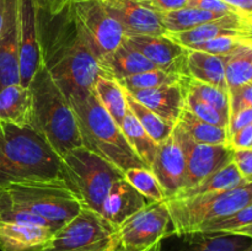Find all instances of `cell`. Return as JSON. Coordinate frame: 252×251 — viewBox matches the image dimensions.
<instances>
[{"label": "cell", "mask_w": 252, "mask_h": 251, "mask_svg": "<svg viewBox=\"0 0 252 251\" xmlns=\"http://www.w3.org/2000/svg\"><path fill=\"white\" fill-rule=\"evenodd\" d=\"M47 16V24L39 19L42 64L69 101L85 97L103 76L97 58L66 6Z\"/></svg>", "instance_id": "6da1fadb"}, {"label": "cell", "mask_w": 252, "mask_h": 251, "mask_svg": "<svg viewBox=\"0 0 252 251\" xmlns=\"http://www.w3.org/2000/svg\"><path fill=\"white\" fill-rule=\"evenodd\" d=\"M62 179L61 157L32 127L0 121V185Z\"/></svg>", "instance_id": "7a4b0ae2"}, {"label": "cell", "mask_w": 252, "mask_h": 251, "mask_svg": "<svg viewBox=\"0 0 252 251\" xmlns=\"http://www.w3.org/2000/svg\"><path fill=\"white\" fill-rule=\"evenodd\" d=\"M32 94V128L62 157L68 150L81 147L75 113L52 76L42 64L29 85Z\"/></svg>", "instance_id": "3957f363"}, {"label": "cell", "mask_w": 252, "mask_h": 251, "mask_svg": "<svg viewBox=\"0 0 252 251\" xmlns=\"http://www.w3.org/2000/svg\"><path fill=\"white\" fill-rule=\"evenodd\" d=\"M69 102L75 113L84 147L107 160L123 174L133 167H147L127 142L120 126L98 102L94 91Z\"/></svg>", "instance_id": "277c9868"}, {"label": "cell", "mask_w": 252, "mask_h": 251, "mask_svg": "<svg viewBox=\"0 0 252 251\" xmlns=\"http://www.w3.org/2000/svg\"><path fill=\"white\" fill-rule=\"evenodd\" d=\"M0 197L46 219L54 231L74 218L83 207L63 179L0 185Z\"/></svg>", "instance_id": "5b68a950"}, {"label": "cell", "mask_w": 252, "mask_h": 251, "mask_svg": "<svg viewBox=\"0 0 252 251\" xmlns=\"http://www.w3.org/2000/svg\"><path fill=\"white\" fill-rule=\"evenodd\" d=\"M252 202V182L228 191L199 194L186 198H166L172 221V235H186L201 230L217 219L225 218Z\"/></svg>", "instance_id": "8992f818"}, {"label": "cell", "mask_w": 252, "mask_h": 251, "mask_svg": "<svg viewBox=\"0 0 252 251\" xmlns=\"http://www.w3.org/2000/svg\"><path fill=\"white\" fill-rule=\"evenodd\" d=\"M62 179L80 199L83 207L101 214L103 201L116 180L123 172L84 145L61 157Z\"/></svg>", "instance_id": "52a82bcc"}, {"label": "cell", "mask_w": 252, "mask_h": 251, "mask_svg": "<svg viewBox=\"0 0 252 251\" xmlns=\"http://www.w3.org/2000/svg\"><path fill=\"white\" fill-rule=\"evenodd\" d=\"M39 251H116V226L98 212L81 207Z\"/></svg>", "instance_id": "ba28073f"}, {"label": "cell", "mask_w": 252, "mask_h": 251, "mask_svg": "<svg viewBox=\"0 0 252 251\" xmlns=\"http://www.w3.org/2000/svg\"><path fill=\"white\" fill-rule=\"evenodd\" d=\"M172 234L165 201L152 202L116 228V251H160Z\"/></svg>", "instance_id": "9c48e42d"}, {"label": "cell", "mask_w": 252, "mask_h": 251, "mask_svg": "<svg viewBox=\"0 0 252 251\" xmlns=\"http://www.w3.org/2000/svg\"><path fill=\"white\" fill-rule=\"evenodd\" d=\"M66 9L97 61L125 41V30L102 0H68Z\"/></svg>", "instance_id": "30bf717a"}, {"label": "cell", "mask_w": 252, "mask_h": 251, "mask_svg": "<svg viewBox=\"0 0 252 251\" xmlns=\"http://www.w3.org/2000/svg\"><path fill=\"white\" fill-rule=\"evenodd\" d=\"M174 133L182 148L186 161V187H191L213 172L233 161L229 145H211L194 142L184 130L175 126Z\"/></svg>", "instance_id": "8fae6325"}, {"label": "cell", "mask_w": 252, "mask_h": 251, "mask_svg": "<svg viewBox=\"0 0 252 251\" xmlns=\"http://www.w3.org/2000/svg\"><path fill=\"white\" fill-rule=\"evenodd\" d=\"M20 84L29 86L42 65L39 9L36 0H19Z\"/></svg>", "instance_id": "7c38bea8"}, {"label": "cell", "mask_w": 252, "mask_h": 251, "mask_svg": "<svg viewBox=\"0 0 252 251\" xmlns=\"http://www.w3.org/2000/svg\"><path fill=\"white\" fill-rule=\"evenodd\" d=\"M125 42L128 46L140 52L158 69L189 76L186 68L187 48L170 38L167 34L126 36Z\"/></svg>", "instance_id": "4fadbf2b"}, {"label": "cell", "mask_w": 252, "mask_h": 251, "mask_svg": "<svg viewBox=\"0 0 252 251\" xmlns=\"http://www.w3.org/2000/svg\"><path fill=\"white\" fill-rule=\"evenodd\" d=\"M103 4L107 11L123 27L126 36L167 34L161 15L148 9L137 0H107Z\"/></svg>", "instance_id": "5bb4252c"}, {"label": "cell", "mask_w": 252, "mask_h": 251, "mask_svg": "<svg viewBox=\"0 0 252 251\" xmlns=\"http://www.w3.org/2000/svg\"><path fill=\"white\" fill-rule=\"evenodd\" d=\"M150 170L161 185L166 198L179 193L186 186V161L176 135L161 142Z\"/></svg>", "instance_id": "9a60e30c"}, {"label": "cell", "mask_w": 252, "mask_h": 251, "mask_svg": "<svg viewBox=\"0 0 252 251\" xmlns=\"http://www.w3.org/2000/svg\"><path fill=\"white\" fill-rule=\"evenodd\" d=\"M20 84L19 0H5L0 31V90Z\"/></svg>", "instance_id": "2e32d148"}, {"label": "cell", "mask_w": 252, "mask_h": 251, "mask_svg": "<svg viewBox=\"0 0 252 251\" xmlns=\"http://www.w3.org/2000/svg\"><path fill=\"white\" fill-rule=\"evenodd\" d=\"M187 80L181 83L158 86V88L139 89V90L125 89V90L130 94L138 102L160 116L162 120L176 126L186 107Z\"/></svg>", "instance_id": "e0dca14e"}, {"label": "cell", "mask_w": 252, "mask_h": 251, "mask_svg": "<svg viewBox=\"0 0 252 251\" xmlns=\"http://www.w3.org/2000/svg\"><path fill=\"white\" fill-rule=\"evenodd\" d=\"M248 19L244 15L228 14L219 19L202 24L189 31L167 33V36L182 47L192 49L202 42L221 36H243L246 37Z\"/></svg>", "instance_id": "ac0fdd59"}, {"label": "cell", "mask_w": 252, "mask_h": 251, "mask_svg": "<svg viewBox=\"0 0 252 251\" xmlns=\"http://www.w3.org/2000/svg\"><path fill=\"white\" fill-rule=\"evenodd\" d=\"M149 198L143 196L137 191L123 175L121 179L116 180L111 186L105 201H103L101 214L106 220L110 221L117 228L121 223L137 213L145 206L152 203Z\"/></svg>", "instance_id": "d6986e66"}, {"label": "cell", "mask_w": 252, "mask_h": 251, "mask_svg": "<svg viewBox=\"0 0 252 251\" xmlns=\"http://www.w3.org/2000/svg\"><path fill=\"white\" fill-rule=\"evenodd\" d=\"M53 233L34 224L0 221V251H39Z\"/></svg>", "instance_id": "ffe728a7"}, {"label": "cell", "mask_w": 252, "mask_h": 251, "mask_svg": "<svg viewBox=\"0 0 252 251\" xmlns=\"http://www.w3.org/2000/svg\"><path fill=\"white\" fill-rule=\"evenodd\" d=\"M179 244L160 251H245L252 238L233 233H194L180 235Z\"/></svg>", "instance_id": "44dd1931"}, {"label": "cell", "mask_w": 252, "mask_h": 251, "mask_svg": "<svg viewBox=\"0 0 252 251\" xmlns=\"http://www.w3.org/2000/svg\"><path fill=\"white\" fill-rule=\"evenodd\" d=\"M98 64L103 76H108L115 80L158 69L140 52L128 46L125 41L120 47L101 57Z\"/></svg>", "instance_id": "7402d4cb"}, {"label": "cell", "mask_w": 252, "mask_h": 251, "mask_svg": "<svg viewBox=\"0 0 252 251\" xmlns=\"http://www.w3.org/2000/svg\"><path fill=\"white\" fill-rule=\"evenodd\" d=\"M0 121L17 127H32L33 106L29 86L14 84L0 90Z\"/></svg>", "instance_id": "603a6c76"}, {"label": "cell", "mask_w": 252, "mask_h": 251, "mask_svg": "<svg viewBox=\"0 0 252 251\" xmlns=\"http://www.w3.org/2000/svg\"><path fill=\"white\" fill-rule=\"evenodd\" d=\"M187 74L191 79L229 91L225 80L224 58L198 49H187Z\"/></svg>", "instance_id": "cb8c5ba5"}, {"label": "cell", "mask_w": 252, "mask_h": 251, "mask_svg": "<svg viewBox=\"0 0 252 251\" xmlns=\"http://www.w3.org/2000/svg\"><path fill=\"white\" fill-rule=\"evenodd\" d=\"M244 184H246V181L243 179L234 162L231 161L224 167L219 169L218 171L213 172L208 177L202 180L198 184L182 188L179 193L170 197V198H186V197L199 196V194L228 191V189L235 188V187Z\"/></svg>", "instance_id": "d4e9b609"}, {"label": "cell", "mask_w": 252, "mask_h": 251, "mask_svg": "<svg viewBox=\"0 0 252 251\" xmlns=\"http://www.w3.org/2000/svg\"><path fill=\"white\" fill-rule=\"evenodd\" d=\"M229 90L252 81V41L244 37L234 51L223 57Z\"/></svg>", "instance_id": "484cf974"}, {"label": "cell", "mask_w": 252, "mask_h": 251, "mask_svg": "<svg viewBox=\"0 0 252 251\" xmlns=\"http://www.w3.org/2000/svg\"><path fill=\"white\" fill-rule=\"evenodd\" d=\"M176 126L197 143L211 145H229L228 128L218 127V126L199 120L187 107H185Z\"/></svg>", "instance_id": "4316f807"}, {"label": "cell", "mask_w": 252, "mask_h": 251, "mask_svg": "<svg viewBox=\"0 0 252 251\" xmlns=\"http://www.w3.org/2000/svg\"><path fill=\"white\" fill-rule=\"evenodd\" d=\"M93 91L97 97L98 102L121 127L128 110L125 89L115 79L108 78V76H100L96 80Z\"/></svg>", "instance_id": "83f0119b"}, {"label": "cell", "mask_w": 252, "mask_h": 251, "mask_svg": "<svg viewBox=\"0 0 252 251\" xmlns=\"http://www.w3.org/2000/svg\"><path fill=\"white\" fill-rule=\"evenodd\" d=\"M121 129L132 149L137 153V155L147 165L148 169H150L155 159V155H157L159 144L148 134L147 130L142 127L139 121L135 118L129 108L123 118Z\"/></svg>", "instance_id": "f1b7e54d"}, {"label": "cell", "mask_w": 252, "mask_h": 251, "mask_svg": "<svg viewBox=\"0 0 252 251\" xmlns=\"http://www.w3.org/2000/svg\"><path fill=\"white\" fill-rule=\"evenodd\" d=\"M126 100H127L128 108L132 111V113L135 116V118L139 121L142 127L147 130L148 134H149L158 144H160L161 142L166 140L167 138L172 134L175 128L174 125L166 122V121L162 120L160 116H158L157 113L153 112L152 110H149V108L145 107L144 105L138 102V101L135 100L130 94H128L127 91H126Z\"/></svg>", "instance_id": "f546056e"}, {"label": "cell", "mask_w": 252, "mask_h": 251, "mask_svg": "<svg viewBox=\"0 0 252 251\" xmlns=\"http://www.w3.org/2000/svg\"><path fill=\"white\" fill-rule=\"evenodd\" d=\"M221 16L224 15L206 11V10L197 9V7L186 6L184 9L162 14L161 19L165 29L167 30V33H175V32L189 31L199 25L219 19Z\"/></svg>", "instance_id": "4dcf8cb0"}, {"label": "cell", "mask_w": 252, "mask_h": 251, "mask_svg": "<svg viewBox=\"0 0 252 251\" xmlns=\"http://www.w3.org/2000/svg\"><path fill=\"white\" fill-rule=\"evenodd\" d=\"M186 79H189V76L169 73V71L161 70V69H153V70L144 71V73L127 76V78H123L117 81L126 90H139V89L158 88V86L181 83Z\"/></svg>", "instance_id": "1f68e13d"}, {"label": "cell", "mask_w": 252, "mask_h": 251, "mask_svg": "<svg viewBox=\"0 0 252 251\" xmlns=\"http://www.w3.org/2000/svg\"><path fill=\"white\" fill-rule=\"evenodd\" d=\"M187 91L193 94L196 97L202 100L203 102L208 103L218 112H220L224 117L229 120L230 117V98H229V91L218 86L209 85V84L201 83V81L193 80L189 78L186 83Z\"/></svg>", "instance_id": "d6a6232c"}, {"label": "cell", "mask_w": 252, "mask_h": 251, "mask_svg": "<svg viewBox=\"0 0 252 251\" xmlns=\"http://www.w3.org/2000/svg\"><path fill=\"white\" fill-rule=\"evenodd\" d=\"M125 179L137 189L139 193L153 202H162L166 199L161 185L152 170L147 167H133L125 172Z\"/></svg>", "instance_id": "836d02e7"}, {"label": "cell", "mask_w": 252, "mask_h": 251, "mask_svg": "<svg viewBox=\"0 0 252 251\" xmlns=\"http://www.w3.org/2000/svg\"><path fill=\"white\" fill-rule=\"evenodd\" d=\"M249 224H252V202L225 218L217 219L206 224L202 226L198 233H233L236 229H240Z\"/></svg>", "instance_id": "e575fe53"}, {"label": "cell", "mask_w": 252, "mask_h": 251, "mask_svg": "<svg viewBox=\"0 0 252 251\" xmlns=\"http://www.w3.org/2000/svg\"><path fill=\"white\" fill-rule=\"evenodd\" d=\"M186 107L191 111L193 115H196L199 120L204 121V122H208L211 125L218 126V127L228 128L229 120L226 117H224L220 112L213 108L212 106H209L208 103L203 102L202 100H199L198 97L191 94L189 91H187V97H186Z\"/></svg>", "instance_id": "d590c367"}, {"label": "cell", "mask_w": 252, "mask_h": 251, "mask_svg": "<svg viewBox=\"0 0 252 251\" xmlns=\"http://www.w3.org/2000/svg\"><path fill=\"white\" fill-rule=\"evenodd\" d=\"M243 38V36L217 37V38H212L206 42H202V43H199L198 46H196L192 49H198V51L214 54V56L224 57L230 53L231 51H234L239 46V43H240Z\"/></svg>", "instance_id": "8d00e7d4"}, {"label": "cell", "mask_w": 252, "mask_h": 251, "mask_svg": "<svg viewBox=\"0 0 252 251\" xmlns=\"http://www.w3.org/2000/svg\"><path fill=\"white\" fill-rule=\"evenodd\" d=\"M229 98H230V115L244 108H252V81L229 90Z\"/></svg>", "instance_id": "74e56055"}, {"label": "cell", "mask_w": 252, "mask_h": 251, "mask_svg": "<svg viewBox=\"0 0 252 251\" xmlns=\"http://www.w3.org/2000/svg\"><path fill=\"white\" fill-rule=\"evenodd\" d=\"M233 162L246 182H252V149H236L233 152Z\"/></svg>", "instance_id": "f35d334b"}, {"label": "cell", "mask_w": 252, "mask_h": 251, "mask_svg": "<svg viewBox=\"0 0 252 251\" xmlns=\"http://www.w3.org/2000/svg\"><path fill=\"white\" fill-rule=\"evenodd\" d=\"M189 6L197 7V9H201V10H206V11L216 12V14L243 15L240 14L238 10L234 9L233 6L226 4L224 0H189Z\"/></svg>", "instance_id": "ab89813d"}, {"label": "cell", "mask_w": 252, "mask_h": 251, "mask_svg": "<svg viewBox=\"0 0 252 251\" xmlns=\"http://www.w3.org/2000/svg\"><path fill=\"white\" fill-rule=\"evenodd\" d=\"M137 1L160 15L189 6V0H137Z\"/></svg>", "instance_id": "60d3db41"}, {"label": "cell", "mask_w": 252, "mask_h": 251, "mask_svg": "<svg viewBox=\"0 0 252 251\" xmlns=\"http://www.w3.org/2000/svg\"><path fill=\"white\" fill-rule=\"evenodd\" d=\"M252 123V108H244V110L238 111L236 113H233L229 117L228 125V134L229 138L240 129L245 128L246 126Z\"/></svg>", "instance_id": "b9f144b4"}, {"label": "cell", "mask_w": 252, "mask_h": 251, "mask_svg": "<svg viewBox=\"0 0 252 251\" xmlns=\"http://www.w3.org/2000/svg\"><path fill=\"white\" fill-rule=\"evenodd\" d=\"M229 147L233 150L252 149V123L229 138Z\"/></svg>", "instance_id": "7bdbcfd3"}, {"label": "cell", "mask_w": 252, "mask_h": 251, "mask_svg": "<svg viewBox=\"0 0 252 251\" xmlns=\"http://www.w3.org/2000/svg\"><path fill=\"white\" fill-rule=\"evenodd\" d=\"M39 11L47 15H57L66 6L68 0H36Z\"/></svg>", "instance_id": "ee69618b"}, {"label": "cell", "mask_w": 252, "mask_h": 251, "mask_svg": "<svg viewBox=\"0 0 252 251\" xmlns=\"http://www.w3.org/2000/svg\"><path fill=\"white\" fill-rule=\"evenodd\" d=\"M224 1L238 10L244 16L252 14V0H224Z\"/></svg>", "instance_id": "f6af8a7d"}, {"label": "cell", "mask_w": 252, "mask_h": 251, "mask_svg": "<svg viewBox=\"0 0 252 251\" xmlns=\"http://www.w3.org/2000/svg\"><path fill=\"white\" fill-rule=\"evenodd\" d=\"M233 234H240V235L249 236V238H252V224H249V225L243 226L240 229H236L235 231H233Z\"/></svg>", "instance_id": "bcb514c9"}, {"label": "cell", "mask_w": 252, "mask_h": 251, "mask_svg": "<svg viewBox=\"0 0 252 251\" xmlns=\"http://www.w3.org/2000/svg\"><path fill=\"white\" fill-rule=\"evenodd\" d=\"M4 10H5V0H0V31H1L2 20H4Z\"/></svg>", "instance_id": "7dc6e473"}, {"label": "cell", "mask_w": 252, "mask_h": 251, "mask_svg": "<svg viewBox=\"0 0 252 251\" xmlns=\"http://www.w3.org/2000/svg\"><path fill=\"white\" fill-rule=\"evenodd\" d=\"M246 37L252 41V22L248 20V30H246Z\"/></svg>", "instance_id": "c3c4849f"}, {"label": "cell", "mask_w": 252, "mask_h": 251, "mask_svg": "<svg viewBox=\"0 0 252 251\" xmlns=\"http://www.w3.org/2000/svg\"><path fill=\"white\" fill-rule=\"evenodd\" d=\"M246 19H248L249 21H251V22H252V14H251V15H249V16H246Z\"/></svg>", "instance_id": "681fc988"}, {"label": "cell", "mask_w": 252, "mask_h": 251, "mask_svg": "<svg viewBox=\"0 0 252 251\" xmlns=\"http://www.w3.org/2000/svg\"><path fill=\"white\" fill-rule=\"evenodd\" d=\"M245 251H252V244H251V245L250 246H249V248L248 249H246V250Z\"/></svg>", "instance_id": "f907efd6"}, {"label": "cell", "mask_w": 252, "mask_h": 251, "mask_svg": "<svg viewBox=\"0 0 252 251\" xmlns=\"http://www.w3.org/2000/svg\"><path fill=\"white\" fill-rule=\"evenodd\" d=\"M102 1H107V0H102Z\"/></svg>", "instance_id": "816d5d0a"}]
</instances>
